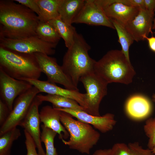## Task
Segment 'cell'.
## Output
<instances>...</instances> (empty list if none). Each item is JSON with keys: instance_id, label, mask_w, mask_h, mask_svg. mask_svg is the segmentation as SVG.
Wrapping results in <instances>:
<instances>
[{"instance_id": "cell-21", "label": "cell", "mask_w": 155, "mask_h": 155, "mask_svg": "<svg viewBox=\"0 0 155 155\" xmlns=\"http://www.w3.org/2000/svg\"><path fill=\"white\" fill-rule=\"evenodd\" d=\"M36 97L42 102H49L55 108H66L71 109L83 110L84 108L76 101L63 96L47 94L46 95L38 94Z\"/></svg>"}, {"instance_id": "cell-11", "label": "cell", "mask_w": 155, "mask_h": 155, "mask_svg": "<svg viewBox=\"0 0 155 155\" xmlns=\"http://www.w3.org/2000/svg\"><path fill=\"white\" fill-rule=\"evenodd\" d=\"M73 23L102 26L115 29L111 20L95 0H85L83 7L73 20Z\"/></svg>"}, {"instance_id": "cell-33", "label": "cell", "mask_w": 155, "mask_h": 155, "mask_svg": "<svg viewBox=\"0 0 155 155\" xmlns=\"http://www.w3.org/2000/svg\"><path fill=\"white\" fill-rule=\"evenodd\" d=\"M145 9L150 12L154 13L155 0H144Z\"/></svg>"}, {"instance_id": "cell-35", "label": "cell", "mask_w": 155, "mask_h": 155, "mask_svg": "<svg viewBox=\"0 0 155 155\" xmlns=\"http://www.w3.org/2000/svg\"><path fill=\"white\" fill-rule=\"evenodd\" d=\"M111 149H100L96 150L92 155H110Z\"/></svg>"}, {"instance_id": "cell-23", "label": "cell", "mask_w": 155, "mask_h": 155, "mask_svg": "<svg viewBox=\"0 0 155 155\" xmlns=\"http://www.w3.org/2000/svg\"><path fill=\"white\" fill-rule=\"evenodd\" d=\"M36 32L40 39L49 43L57 44L61 38L55 29L48 22L39 21Z\"/></svg>"}, {"instance_id": "cell-17", "label": "cell", "mask_w": 155, "mask_h": 155, "mask_svg": "<svg viewBox=\"0 0 155 155\" xmlns=\"http://www.w3.org/2000/svg\"><path fill=\"white\" fill-rule=\"evenodd\" d=\"M127 114L131 118L135 120H141L148 117L152 111V106L150 100L147 97L140 94L130 97L125 104Z\"/></svg>"}, {"instance_id": "cell-30", "label": "cell", "mask_w": 155, "mask_h": 155, "mask_svg": "<svg viewBox=\"0 0 155 155\" xmlns=\"http://www.w3.org/2000/svg\"><path fill=\"white\" fill-rule=\"evenodd\" d=\"M24 132L25 137V144L27 151V155H40L36 152V146L31 136L25 130H24Z\"/></svg>"}, {"instance_id": "cell-15", "label": "cell", "mask_w": 155, "mask_h": 155, "mask_svg": "<svg viewBox=\"0 0 155 155\" xmlns=\"http://www.w3.org/2000/svg\"><path fill=\"white\" fill-rule=\"evenodd\" d=\"M42 102L36 96L20 126L24 128V130L31 136L35 142L38 153L40 155H45L40 139V121L38 111L39 106Z\"/></svg>"}, {"instance_id": "cell-13", "label": "cell", "mask_w": 155, "mask_h": 155, "mask_svg": "<svg viewBox=\"0 0 155 155\" xmlns=\"http://www.w3.org/2000/svg\"><path fill=\"white\" fill-rule=\"evenodd\" d=\"M154 13L140 8L137 16L124 26L127 31L137 42L144 40L152 32Z\"/></svg>"}, {"instance_id": "cell-36", "label": "cell", "mask_w": 155, "mask_h": 155, "mask_svg": "<svg viewBox=\"0 0 155 155\" xmlns=\"http://www.w3.org/2000/svg\"><path fill=\"white\" fill-rule=\"evenodd\" d=\"M152 29H154L155 30V9L154 10V18L153 21Z\"/></svg>"}, {"instance_id": "cell-14", "label": "cell", "mask_w": 155, "mask_h": 155, "mask_svg": "<svg viewBox=\"0 0 155 155\" xmlns=\"http://www.w3.org/2000/svg\"><path fill=\"white\" fill-rule=\"evenodd\" d=\"M56 108L69 114L79 121L91 125L95 129L103 133L112 130L117 122L114 115L111 113H108L102 116H96L89 114L83 110Z\"/></svg>"}, {"instance_id": "cell-22", "label": "cell", "mask_w": 155, "mask_h": 155, "mask_svg": "<svg viewBox=\"0 0 155 155\" xmlns=\"http://www.w3.org/2000/svg\"><path fill=\"white\" fill-rule=\"evenodd\" d=\"M55 29L61 38L64 40L67 48L72 44L75 34V28L63 22L60 17L48 22Z\"/></svg>"}, {"instance_id": "cell-37", "label": "cell", "mask_w": 155, "mask_h": 155, "mask_svg": "<svg viewBox=\"0 0 155 155\" xmlns=\"http://www.w3.org/2000/svg\"><path fill=\"white\" fill-rule=\"evenodd\" d=\"M152 98V100L153 101L155 102V94L153 95Z\"/></svg>"}, {"instance_id": "cell-34", "label": "cell", "mask_w": 155, "mask_h": 155, "mask_svg": "<svg viewBox=\"0 0 155 155\" xmlns=\"http://www.w3.org/2000/svg\"><path fill=\"white\" fill-rule=\"evenodd\" d=\"M145 39L147 40L148 41L150 49L155 53V37L153 36L150 37H146Z\"/></svg>"}, {"instance_id": "cell-39", "label": "cell", "mask_w": 155, "mask_h": 155, "mask_svg": "<svg viewBox=\"0 0 155 155\" xmlns=\"http://www.w3.org/2000/svg\"><path fill=\"white\" fill-rule=\"evenodd\" d=\"M154 33H155V32H154Z\"/></svg>"}, {"instance_id": "cell-12", "label": "cell", "mask_w": 155, "mask_h": 155, "mask_svg": "<svg viewBox=\"0 0 155 155\" xmlns=\"http://www.w3.org/2000/svg\"><path fill=\"white\" fill-rule=\"evenodd\" d=\"M110 19L115 20L124 26L137 15L140 8L124 4L120 0H95Z\"/></svg>"}, {"instance_id": "cell-3", "label": "cell", "mask_w": 155, "mask_h": 155, "mask_svg": "<svg viewBox=\"0 0 155 155\" xmlns=\"http://www.w3.org/2000/svg\"><path fill=\"white\" fill-rule=\"evenodd\" d=\"M94 71L108 84L113 82L129 84L135 73L131 62L121 50L117 49L109 51L96 61Z\"/></svg>"}, {"instance_id": "cell-31", "label": "cell", "mask_w": 155, "mask_h": 155, "mask_svg": "<svg viewBox=\"0 0 155 155\" xmlns=\"http://www.w3.org/2000/svg\"><path fill=\"white\" fill-rule=\"evenodd\" d=\"M14 1L29 8L37 16L39 15L40 10L36 0H14Z\"/></svg>"}, {"instance_id": "cell-38", "label": "cell", "mask_w": 155, "mask_h": 155, "mask_svg": "<svg viewBox=\"0 0 155 155\" xmlns=\"http://www.w3.org/2000/svg\"><path fill=\"white\" fill-rule=\"evenodd\" d=\"M151 150L153 153L155 154V146Z\"/></svg>"}, {"instance_id": "cell-20", "label": "cell", "mask_w": 155, "mask_h": 155, "mask_svg": "<svg viewBox=\"0 0 155 155\" xmlns=\"http://www.w3.org/2000/svg\"><path fill=\"white\" fill-rule=\"evenodd\" d=\"M40 12L38 16L40 21L48 22L60 17L58 9L61 0H36Z\"/></svg>"}, {"instance_id": "cell-26", "label": "cell", "mask_w": 155, "mask_h": 155, "mask_svg": "<svg viewBox=\"0 0 155 155\" xmlns=\"http://www.w3.org/2000/svg\"><path fill=\"white\" fill-rule=\"evenodd\" d=\"M41 141L45 146L46 152L45 155H58L54 146V140L57 133L51 129L41 125Z\"/></svg>"}, {"instance_id": "cell-27", "label": "cell", "mask_w": 155, "mask_h": 155, "mask_svg": "<svg viewBox=\"0 0 155 155\" xmlns=\"http://www.w3.org/2000/svg\"><path fill=\"white\" fill-rule=\"evenodd\" d=\"M144 130L148 139V148L152 150L155 146V117L146 120L144 126Z\"/></svg>"}, {"instance_id": "cell-4", "label": "cell", "mask_w": 155, "mask_h": 155, "mask_svg": "<svg viewBox=\"0 0 155 155\" xmlns=\"http://www.w3.org/2000/svg\"><path fill=\"white\" fill-rule=\"evenodd\" d=\"M0 68L11 77L23 80H38L42 72L34 53H25L0 47Z\"/></svg>"}, {"instance_id": "cell-7", "label": "cell", "mask_w": 155, "mask_h": 155, "mask_svg": "<svg viewBox=\"0 0 155 155\" xmlns=\"http://www.w3.org/2000/svg\"><path fill=\"white\" fill-rule=\"evenodd\" d=\"M57 44L45 42L37 35L18 39L0 38V47L25 53L54 55Z\"/></svg>"}, {"instance_id": "cell-5", "label": "cell", "mask_w": 155, "mask_h": 155, "mask_svg": "<svg viewBox=\"0 0 155 155\" xmlns=\"http://www.w3.org/2000/svg\"><path fill=\"white\" fill-rule=\"evenodd\" d=\"M60 121L69 133L68 141L62 140L70 149L89 154L90 150L98 142L99 132L88 123L76 120L69 114L61 111Z\"/></svg>"}, {"instance_id": "cell-1", "label": "cell", "mask_w": 155, "mask_h": 155, "mask_svg": "<svg viewBox=\"0 0 155 155\" xmlns=\"http://www.w3.org/2000/svg\"><path fill=\"white\" fill-rule=\"evenodd\" d=\"M39 21L29 8L14 0L0 1V38L18 39L37 35Z\"/></svg>"}, {"instance_id": "cell-16", "label": "cell", "mask_w": 155, "mask_h": 155, "mask_svg": "<svg viewBox=\"0 0 155 155\" xmlns=\"http://www.w3.org/2000/svg\"><path fill=\"white\" fill-rule=\"evenodd\" d=\"M26 81L36 88L40 92H45L48 94L63 96L76 101L84 109L86 108L85 102V93H82L79 90H73L63 88L58 86L55 84L49 81L39 80L26 79Z\"/></svg>"}, {"instance_id": "cell-18", "label": "cell", "mask_w": 155, "mask_h": 155, "mask_svg": "<svg viewBox=\"0 0 155 155\" xmlns=\"http://www.w3.org/2000/svg\"><path fill=\"white\" fill-rule=\"evenodd\" d=\"M61 111L49 105L42 107L39 112L40 121L46 127L53 130L61 139H67L69 136L65 127L61 123Z\"/></svg>"}, {"instance_id": "cell-29", "label": "cell", "mask_w": 155, "mask_h": 155, "mask_svg": "<svg viewBox=\"0 0 155 155\" xmlns=\"http://www.w3.org/2000/svg\"><path fill=\"white\" fill-rule=\"evenodd\" d=\"M110 155H130V152L128 146L124 143L115 144L111 148Z\"/></svg>"}, {"instance_id": "cell-9", "label": "cell", "mask_w": 155, "mask_h": 155, "mask_svg": "<svg viewBox=\"0 0 155 155\" xmlns=\"http://www.w3.org/2000/svg\"><path fill=\"white\" fill-rule=\"evenodd\" d=\"M42 72L46 75L47 81L63 86L65 88L79 90L64 72L56 58L40 53H34Z\"/></svg>"}, {"instance_id": "cell-24", "label": "cell", "mask_w": 155, "mask_h": 155, "mask_svg": "<svg viewBox=\"0 0 155 155\" xmlns=\"http://www.w3.org/2000/svg\"><path fill=\"white\" fill-rule=\"evenodd\" d=\"M116 31L119 38L118 42L121 47V51L127 60L130 62L129 54L130 46L134 40L125 28L124 26L117 21L110 19Z\"/></svg>"}, {"instance_id": "cell-10", "label": "cell", "mask_w": 155, "mask_h": 155, "mask_svg": "<svg viewBox=\"0 0 155 155\" xmlns=\"http://www.w3.org/2000/svg\"><path fill=\"white\" fill-rule=\"evenodd\" d=\"M33 86L28 82L13 78L0 68V95L10 112L16 99Z\"/></svg>"}, {"instance_id": "cell-19", "label": "cell", "mask_w": 155, "mask_h": 155, "mask_svg": "<svg viewBox=\"0 0 155 155\" xmlns=\"http://www.w3.org/2000/svg\"><path fill=\"white\" fill-rule=\"evenodd\" d=\"M85 0H61L58 11L62 20L69 25L73 21L83 7Z\"/></svg>"}, {"instance_id": "cell-2", "label": "cell", "mask_w": 155, "mask_h": 155, "mask_svg": "<svg viewBox=\"0 0 155 155\" xmlns=\"http://www.w3.org/2000/svg\"><path fill=\"white\" fill-rule=\"evenodd\" d=\"M67 49L61 66L73 84L78 88L80 78L94 71L96 61L88 54L91 47L82 36L77 32L72 44Z\"/></svg>"}, {"instance_id": "cell-32", "label": "cell", "mask_w": 155, "mask_h": 155, "mask_svg": "<svg viewBox=\"0 0 155 155\" xmlns=\"http://www.w3.org/2000/svg\"><path fill=\"white\" fill-rule=\"evenodd\" d=\"M10 112L7 105L4 102L0 99V125L1 126L6 121Z\"/></svg>"}, {"instance_id": "cell-28", "label": "cell", "mask_w": 155, "mask_h": 155, "mask_svg": "<svg viewBox=\"0 0 155 155\" xmlns=\"http://www.w3.org/2000/svg\"><path fill=\"white\" fill-rule=\"evenodd\" d=\"M128 146L130 150V155H155L151 150L148 148H144L138 142L130 143Z\"/></svg>"}, {"instance_id": "cell-6", "label": "cell", "mask_w": 155, "mask_h": 155, "mask_svg": "<svg viewBox=\"0 0 155 155\" xmlns=\"http://www.w3.org/2000/svg\"><path fill=\"white\" fill-rule=\"evenodd\" d=\"M80 81L82 83L86 92V108L84 111L91 115L101 116L99 106L102 99L107 94L108 84L94 71L82 76Z\"/></svg>"}, {"instance_id": "cell-25", "label": "cell", "mask_w": 155, "mask_h": 155, "mask_svg": "<svg viewBox=\"0 0 155 155\" xmlns=\"http://www.w3.org/2000/svg\"><path fill=\"white\" fill-rule=\"evenodd\" d=\"M21 135L20 130L17 127L0 135V155H10L13 143Z\"/></svg>"}, {"instance_id": "cell-8", "label": "cell", "mask_w": 155, "mask_h": 155, "mask_svg": "<svg viewBox=\"0 0 155 155\" xmlns=\"http://www.w3.org/2000/svg\"><path fill=\"white\" fill-rule=\"evenodd\" d=\"M39 93V90L33 86L16 99L12 110L5 121L1 126L0 135L18 125L20 126L34 99Z\"/></svg>"}]
</instances>
